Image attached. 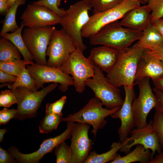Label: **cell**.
Segmentation results:
<instances>
[{
	"label": "cell",
	"instance_id": "obj_19",
	"mask_svg": "<svg viewBox=\"0 0 163 163\" xmlns=\"http://www.w3.org/2000/svg\"><path fill=\"white\" fill-rule=\"evenodd\" d=\"M163 77V62L145 50L139 62L135 82L148 77L152 81Z\"/></svg>",
	"mask_w": 163,
	"mask_h": 163
},
{
	"label": "cell",
	"instance_id": "obj_33",
	"mask_svg": "<svg viewBox=\"0 0 163 163\" xmlns=\"http://www.w3.org/2000/svg\"><path fill=\"white\" fill-rule=\"evenodd\" d=\"M17 99L13 91L11 90H5L1 91L0 107L9 108L13 104H17Z\"/></svg>",
	"mask_w": 163,
	"mask_h": 163
},
{
	"label": "cell",
	"instance_id": "obj_39",
	"mask_svg": "<svg viewBox=\"0 0 163 163\" xmlns=\"http://www.w3.org/2000/svg\"><path fill=\"white\" fill-rule=\"evenodd\" d=\"M17 76L0 70V82L1 83L14 82Z\"/></svg>",
	"mask_w": 163,
	"mask_h": 163
},
{
	"label": "cell",
	"instance_id": "obj_49",
	"mask_svg": "<svg viewBox=\"0 0 163 163\" xmlns=\"http://www.w3.org/2000/svg\"><path fill=\"white\" fill-rule=\"evenodd\" d=\"M62 0H58L57 2V6L59 7V6L60 5L61 2Z\"/></svg>",
	"mask_w": 163,
	"mask_h": 163
},
{
	"label": "cell",
	"instance_id": "obj_50",
	"mask_svg": "<svg viewBox=\"0 0 163 163\" xmlns=\"http://www.w3.org/2000/svg\"><path fill=\"white\" fill-rule=\"evenodd\" d=\"M163 20V18H162Z\"/></svg>",
	"mask_w": 163,
	"mask_h": 163
},
{
	"label": "cell",
	"instance_id": "obj_2",
	"mask_svg": "<svg viewBox=\"0 0 163 163\" xmlns=\"http://www.w3.org/2000/svg\"><path fill=\"white\" fill-rule=\"evenodd\" d=\"M142 34L143 31L122 26L117 20L105 26L89 38L92 45L107 46L120 51L138 40Z\"/></svg>",
	"mask_w": 163,
	"mask_h": 163
},
{
	"label": "cell",
	"instance_id": "obj_1",
	"mask_svg": "<svg viewBox=\"0 0 163 163\" xmlns=\"http://www.w3.org/2000/svg\"><path fill=\"white\" fill-rule=\"evenodd\" d=\"M145 50L133 45L119 51L116 63L107 73L109 82L118 88H133L138 64Z\"/></svg>",
	"mask_w": 163,
	"mask_h": 163
},
{
	"label": "cell",
	"instance_id": "obj_8",
	"mask_svg": "<svg viewBox=\"0 0 163 163\" xmlns=\"http://www.w3.org/2000/svg\"><path fill=\"white\" fill-rule=\"evenodd\" d=\"M140 6L138 2L123 0L116 6L103 11L94 13L90 17L82 28L83 37L89 38L105 26L121 19L129 11Z\"/></svg>",
	"mask_w": 163,
	"mask_h": 163
},
{
	"label": "cell",
	"instance_id": "obj_6",
	"mask_svg": "<svg viewBox=\"0 0 163 163\" xmlns=\"http://www.w3.org/2000/svg\"><path fill=\"white\" fill-rule=\"evenodd\" d=\"M94 77L86 82V86L93 91L95 97L107 108L111 110L120 108L123 100L120 90L109 82L99 67L94 66Z\"/></svg>",
	"mask_w": 163,
	"mask_h": 163
},
{
	"label": "cell",
	"instance_id": "obj_40",
	"mask_svg": "<svg viewBox=\"0 0 163 163\" xmlns=\"http://www.w3.org/2000/svg\"><path fill=\"white\" fill-rule=\"evenodd\" d=\"M146 50L148 53L163 62V46L154 50Z\"/></svg>",
	"mask_w": 163,
	"mask_h": 163
},
{
	"label": "cell",
	"instance_id": "obj_44",
	"mask_svg": "<svg viewBox=\"0 0 163 163\" xmlns=\"http://www.w3.org/2000/svg\"><path fill=\"white\" fill-rule=\"evenodd\" d=\"M153 82L155 88L163 91V77Z\"/></svg>",
	"mask_w": 163,
	"mask_h": 163
},
{
	"label": "cell",
	"instance_id": "obj_47",
	"mask_svg": "<svg viewBox=\"0 0 163 163\" xmlns=\"http://www.w3.org/2000/svg\"><path fill=\"white\" fill-rule=\"evenodd\" d=\"M46 2L50 5L55 6L57 5L58 0H46Z\"/></svg>",
	"mask_w": 163,
	"mask_h": 163
},
{
	"label": "cell",
	"instance_id": "obj_13",
	"mask_svg": "<svg viewBox=\"0 0 163 163\" xmlns=\"http://www.w3.org/2000/svg\"><path fill=\"white\" fill-rule=\"evenodd\" d=\"M74 122H68L66 129L61 134L54 137L44 139L36 151L29 154L22 153L14 146L8 150L11 155L20 163H38L46 154L52 152L55 148L61 142L71 137V132Z\"/></svg>",
	"mask_w": 163,
	"mask_h": 163
},
{
	"label": "cell",
	"instance_id": "obj_41",
	"mask_svg": "<svg viewBox=\"0 0 163 163\" xmlns=\"http://www.w3.org/2000/svg\"><path fill=\"white\" fill-rule=\"evenodd\" d=\"M151 24L157 30L163 39V20L161 18L152 21Z\"/></svg>",
	"mask_w": 163,
	"mask_h": 163
},
{
	"label": "cell",
	"instance_id": "obj_32",
	"mask_svg": "<svg viewBox=\"0 0 163 163\" xmlns=\"http://www.w3.org/2000/svg\"><path fill=\"white\" fill-rule=\"evenodd\" d=\"M66 100V96H63L53 103H47L45 107L46 114L52 113L62 116V110Z\"/></svg>",
	"mask_w": 163,
	"mask_h": 163
},
{
	"label": "cell",
	"instance_id": "obj_37",
	"mask_svg": "<svg viewBox=\"0 0 163 163\" xmlns=\"http://www.w3.org/2000/svg\"><path fill=\"white\" fill-rule=\"evenodd\" d=\"M18 162L8 150L0 147V163H16Z\"/></svg>",
	"mask_w": 163,
	"mask_h": 163
},
{
	"label": "cell",
	"instance_id": "obj_10",
	"mask_svg": "<svg viewBox=\"0 0 163 163\" xmlns=\"http://www.w3.org/2000/svg\"><path fill=\"white\" fill-rule=\"evenodd\" d=\"M139 89V96L132 102V108L135 126L136 128L145 127L148 124L147 119L151 110L155 108L158 99L152 89L149 78L146 77L135 82Z\"/></svg>",
	"mask_w": 163,
	"mask_h": 163
},
{
	"label": "cell",
	"instance_id": "obj_36",
	"mask_svg": "<svg viewBox=\"0 0 163 163\" xmlns=\"http://www.w3.org/2000/svg\"><path fill=\"white\" fill-rule=\"evenodd\" d=\"M17 113V109L4 107L0 111V125L7 124L11 120L14 118Z\"/></svg>",
	"mask_w": 163,
	"mask_h": 163
},
{
	"label": "cell",
	"instance_id": "obj_14",
	"mask_svg": "<svg viewBox=\"0 0 163 163\" xmlns=\"http://www.w3.org/2000/svg\"><path fill=\"white\" fill-rule=\"evenodd\" d=\"M130 134V137L122 143L120 150L121 152L127 154L130 152L132 147L137 145H142L151 150L153 156L156 152L158 153L161 152L158 136L153 126L152 120H150L145 127L132 129Z\"/></svg>",
	"mask_w": 163,
	"mask_h": 163
},
{
	"label": "cell",
	"instance_id": "obj_22",
	"mask_svg": "<svg viewBox=\"0 0 163 163\" xmlns=\"http://www.w3.org/2000/svg\"><path fill=\"white\" fill-rule=\"evenodd\" d=\"M150 149H146L141 145H136L132 152L121 156L118 154L114 159L110 163H131L136 162L141 163H149L153 158Z\"/></svg>",
	"mask_w": 163,
	"mask_h": 163
},
{
	"label": "cell",
	"instance_id": "obj_26",
	"mask_svg": "<svg viewBox=\"0 0 163 163\" xmlns=\"http://www.w3.org/2000/svg\"><path fill=\"white\" fill-rule=\"evenodd\" d=\"M21 59V53L10 40L1 36L0 39V61L7 62Z\"/></svg>",
	"mask_w": 163,
	"mask_h": 163
},
{
	"label": "cell",
	"instance_id": "obj_38",
	"mask_svg": "<svg viewBox=\"0 0 163 163\" xmlns=\"http://www.w3.org/2000/svg\"><path fill=\"white\" fill-rule=\"evenodd\" d=\"M153 90L158 99V103L155 108L163 114V91L155 87Z\"/></svg>",
	"mask_w": 163,
	"mask_h": 163
},
{
	"label": "cell",
	"instance_id": "obj_15",
	"mask_svg": "<svg viewBox=\"0 0 163 163\" xmlns=\"http://www.w3.org/2000/svg\"><path fill=\"white\" fill-rule=\"evenodd\" d=\"M61 18L48 8L34 2L28 5L21 17L24 25L39 28L59 24Z\"/></svg>",
	"mask_w": 163,
	"mask_h": 163
},
{
	"label": "cell",
	"instance_id": "obj_3",
	"mask_svg": "<svg viewBox=\"0 0 163 163\" xmlns=\"http://www.w3.org/2000/svg\"><path fill=\"white\" fill-rule=\"evenodd\" d=\"M92 6L87 0L71 5L61 17L59 24L74 42L76 48L83 52L87 48L83 41L82 30L88 21Z\"/></svg>",
	"mask_w": 163,
	"mask_h": 163
},
{
	"label": "cell",
	"instance_id": "obj_24",
	"mask_svg": "<svg viewBox=\"0 0 163 163\" xmlns=\"http://www.w3.org/2000/svg\"><path fill=\"white\" fill-rule=\"evenodd\" d=\"M123 145L122 143L113 142L110 149L107 152L98 154L95 151H91L89 155L84 163H106L113 161L118 154Z\"/></svg>",
	"mask_w": 163,
	"mask_h": 163
},
{
	"label": "cell",
	"instance_id": "obj_35",
	"mask_svg": "<svg viewBox=\"0 0 163 163\" xmlns=\"http://www.w3.org/2000/svg\"><path fill=\"white\" fill-rule=\"evenodd\" d=\"M152 122L158 136L160 145L163 149V114L155 110Z\"/></svg>",
	"mask_w": 163,
	"mask_h": 163
},
{
	"label": "cell",
	"instance_id": "obj_46",
	"mask_svg": "<svg viewBox=\"0 0 163 163\" xmlns=\"http://www.w3.org/2000/svg\"><path fill=\"white\" fill-rule=\"evenodd\" d=\"M17 0H6V3L8 9L13 6Z\"/></svg>",
	"mask_w": 163,
	"mask_h": 163
},
{
	"label": "cell",
	"instance_id": "obj_48",
	"mask_svg": "<svg viewBox=\"0 0 163 163\" xmlns=\"http://www.w3.org/2000/svg\"><path fill=\"white\" fill-rule=\"evenodd\" d=\"M132 1H136L139 2L140 4H145L146 3L148 2L150 0H131Z\"/></svg>",
	"mask_w": 163,
	"mask_h": 163
},
{
	"label": "cell",
	"instance_id": "obj_17",
	"mask_svg": "<svg viewBox=\"0 0 163 163\" xmlns=\"http://www.w3.org/2000/svg\"><path fill=\"white\" fill-rule=\"evenodd\" d=\"M125 97L122 105L117 111L110 116L118 118L121 125L118 129L120 141L123 142L128 137L130 132L135 126V122L132 110V104L136 94L133 88L124 87Z\"/></svg>",
	"mask_w": 163,
	"mask_h": 163
},
{
	"label": "cell",
	"instance_id": "obj_25",
	"mask_svg": "<svg viewBox=\"0 0 163 163\" xmlns=\"http://www.w3.org/2000/svg\"><path fill=\"white\" fill-rule=\"evenodd\" d=\"M25 0H17L15 4L8 9L2 21V27L0 32L1 36L10 32H13L19 28L16 21V14L18 7L24 4Z\"/></svg>",
	"mask_w": 163,
	"mask_h": 163
},
{
	"label": "cell",
	"instance_id": "obj_18",
	"mask_svg": "<svg viewBox=\"0 0 163 163\" xmlns=\"http://www.w3.org/2000/svg\"><path fill=\"white\" fill-rule=\"evenodd\" d=\"M151 9L148 4L140 6L128 11L120 23L124 27L143 31L151 24Z\"/></svg>",
	"mask_w": 163,
	"mask_h": 163
},
{
	"label": "cell",
	"instance_id": "obj_42",
	"mask_svg": "<svg viewBox=\"0 0 163 163\" xmlns=\"http://www.w3.org/2000/svg\"><path fill=\"white\" fill-rule=\"evenodd\" d=\"M6 1V0H0V14L2 15H5L8 10Z\"/></svg>",
	"mask_w": 163,
	"mask_h": 163
},
{
	"label": "cell",
	"instance_id": "obj_21",
	"mask_svg": "<svg viewBox=\"0 0 163 163\" xmlns=\"http://www.w3.org/2000/svg\"><path fill=\"white\" fill-rule=\"evenodd\" d=\"M133 45L144 50H154L163 46V39L158 31L151 24L143 31L142 37Z\"/></svg>",
	"mask_w": 163,
	"mask_h": 163
},
{
	"label": "cell",
	"instance_id": "obj_34",
	"mask_svg": "<svg viewBox=\"0 0 163 163\" xmlns=\"http://www.w3.org/2000/svg\"><path fill=\"white\" fill-rule=\"evenodd\" d=\"M148 3L151 9V22L163 18V0H150Z\"/></svg>",
	"mask_w": 163,
	"mask_h": 163
},
{
	"label": "cell",
	"instance_id": "obj_28",
	"mask_svg": "<svg viewBox=\"0 0 163 163\" xmlns=\"http://www.w3.org/2000/svg\"><path fill=\"white\" fill-rule=\"evenodd\" d=\"M62 116L56 114H46L40 122L39 127V133H48L56 130L60 123L62 121Z\"/></svg>",
	"mask_w": 163,
	"mask_h": 163
},
{
	"label": "cell",
	"instance_id": "obj_9",
	"mask_svg": "<svg viewBox=\"0 0 163 163\" xmlns=\"http://www.w3.org/2000/svg\"><path fill=\"white\" fill-rule=\"evenodd\" d=\"M54 27L48 26L39 28H25L22 33L24 41L35 63L46 65V50Z\"/></svg>",
	"mask_w": 163,
	"mask_h": 163
},
{
	"label": "cell",
	"instance_id": "obj_23",
	"mask_svg": "<svg viewBox=\"0 0 163 163\" xmlns=\"http://www.w3.org/2000/svg\"><path fill=\"white\" fill-rule=\"evenodd\" d=\"M24 27L21 22L20 26L16 31L10 33H6L1 36L5 37L11 42L18 49L27 65H30L34 63L33 61L34 59L27 50L22 38V32Z\"/></svg>",
	"mask_w": 163,
	"mask_h": 163
},
{
	"label": "cell",
	"instance_id": "obj_12",
	"mask_svg": "<svg viewBox=\"0 0 163 163\" xmlns=\"http://www.w3.org/2000/svg\"><path fill=\"white\" fill-rule=\"evenodd\" d=\"M26 66L35 81V86L37 90L40 88H43L44 84L50 82L59 84V89L63 92L66 91L69 86L73 85L72 77L64 72L59 68L36 63L27 65Z\"/></svg>",
	"mask_w": 163,
	"mask_h": 163
},
{
	"label": "cell",
	"instance_id": "obj_4",
	"mask_svg": "<svg viewBox=\"0 0 163 163\" xmlns=\"http://www.w3.org/2000/svg\"><path fill=\"white\" fill-rule=\"evenodd\" d=\"M103 106L98 99L95 97L91 98L80 110L66 117H63L62 121L85 123L91 126V132L95 138L98 130L103 129L106 124L105 118L120 108L110 110L103 108Z\"/></svg>",
	"mask_w": 163,
	"mask_h": 163
},
{
	"label": "cell",
	"instance_id": "obj_43",
	"mask_svg": "<svg viewBox=\"0 0 163 163\" xmlns=\"http://www.w3.org/2000/svg\"><path fill=\"white\" fill-rule=\"evenodd\" d=\"M149 163H163V152H161L151 160Z\"/></svg>",
	"mask_w": 163,
	"mask_h": 163
},
{
	"label": "cell",
	"instance_id": "obj_29",
	"mask_svg": "<svg viewBox=\"0 0 163 163\" xmlns=\"http://www.w3.org/2000/svg\"><path fill=\"white\" fill-rule=\"evenodd\" d=\"M57 163H71L72 151L70 147L64 141L54 149Z\"/></svg>",
	"mask_w": 163,
	"mask_h": 163
},
{
	"label": "cell",
	"instance_id": "obj_20",
	"mask_svg": "<svg viewBox=\"0 0 163 163\" xmlns=\"http://www.w3.org/2000/svg\"><path fill=\"white\" fill-rule=\"evenodd\" d=\"M119 51L105 45L93 48L88 58L95 66L108 73L116 63Z\"/></svg>",
	"mask_w": 163,
	"mask_h": 163
},
{
	"label": "cell",
	"instance_id": "obj_27",
	"mask_svg": "<svg viewBox=\"0 0 163 163\" xmlns=\"http://www.w3.org/2000/svg\"><path fill=\"white\" fill-rule=\"evenodd\" d=\"M7 87L12 91L19 87L26 88L33 91H37L35 86V81L27 70L26 65L23 66L15 81L13 84H9Z\"/></svg>",
	"mask_w": 163,
	"mask_h": 163
},
{
	"label": "cell",
	"instance_id": "obj_11",
	"mask_svg": "<svg viewBox=\"0 0 163 163\" xmlns=\"http://www.w3.org/2000/svg\"><path fill=\"white\" fill-rule=\"evenodd\" d=\"M76 49L74 42L63 29H55L46 51V56L48 57L46 66L60 68Z\"/></svg>",
	"mask_w": 163,
	"mask_h": 163
},
{
	"label": "cell",
	"instance_id": "obj_31",
	"mask_svg": "<svg viewBox=\"0 0 163 163\" xmlns=\"http://www.w3.org/2000/svg\"><path fill=\"white\" fill-rule=\"evenodd\" d=\"M93 8L94 14L112 8L123 0H87Z\"/></svg>",
	"mask_w": 163,
	"mask_h": 163
},
{
	"label": "cell",
	"instance_id": "obj_5",
	"mask_svg": "<svg viewBox=\"0 0 163 163\" xmlns=\"http://www.w3.org/2000/svg\"><path fill=\"white\" fill-rule=\"evenodd\" d=\"M58 85L53 83L39 91H33L23 87H18L13 91L18 101L17 113L14 118L22 121L35 117L44 98Z\"/></svg>",
	"mask_w": 163,
	"mask_h": 163
},
{
	"label": "cell",
	"instance_id": "obj_16",
	"mask_svg": "<svg viewBox=\"0 0 163 163\" xmlns=\"http://www.w3.org/2000/svg\"><path fill=\"white\" fill-rule=\"evenodd\" d=\"M89 124L75 123L71 132V163H84L92 149V140L88 136Z\"/></svg>",
	"mask_w": 163,
	"mask_h": 163
},
{
	"label": "cell",
	"instance_id": "obj_30",
	"mask_svg": "<svg viewBox=\"0 0 163 163\" xmlns=\"http://www.w3.org/2000/svg\"><path fill=\"white\" fill-rule=\"evenodd\" d=\"M27 64L24 59L7 62H0V70L18 76L23 66Z\"/></svg>",
	"mask_w": 163,
	"mask_h": 163
},
{
	"label": "cell",
	"instance_id": "obj_7",
	"mask_svg": "<svg viewBox=\"0 0 163 163\" xmlns=\"http://www.w3.org/2000/svg\"><path fill=\"white\" fill-rule=\"evenodd\" d=\"M76 48L65 64L59 68L67 75H71L76 91L82 93L85 89V82L94 75V65Z\"/></svg>",
	"mask_w": 163,
	"mask_h": 163
},
{
	"label": "cell",
	"instance_id": "obj_45",
	"mask_svg": "<svg viewBox=\"0 0 163 163\" xmlns=\"http://www.w3.org/2000/svg\"><path fill=\"white\" fill-rule=\"evenodd\" d=\"M6 128L0 129V142H2L4 140V136L5 133L8 131Z\"/></svg>",
	"mask_w": 163,
	"mask_h": 163
}]
</instances>
